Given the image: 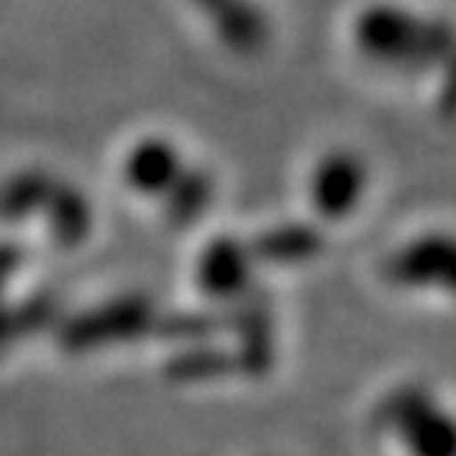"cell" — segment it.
I'll list each match as a JSON object with an SVG mask.
<instances>
[{
    "label": "cell",
    "mask_w": 456,
    "mask_h": 456,
    "mask_svg": "<svg viewBox=\"0 0 456 456\" xmlns=\"http://www.w3.org/2000/svg\"><path fill=\"white\" fill-rule=\"evenodd\" d=\"M354 42L374 65L442 77V106L456 110V27L451 21L377 4L356 18Z\"/></svg>",
    "instance_id": "6da1fadb"
},
{
    "label": "cell",
    "mask_w": 456,
    "mask_h": 456,
    "mask_svg": "<svg viewBox=\"0 0 456 456\" xmlns=\"http://www.w3.org/2000/svg\"><path fill=\"white\" fill-rule=\"evenodd\" d=\"M374 424L403 456H456V410L424 380L392 386L374 406Z\"/></svg>",
    "instance_id": "7a4b0ae2"
},
{
    "label": "cell",
    "mask_w": 456,
    "mask_h": 456,
    "mask_svg": "<svg viewBox=\"0 0 456 456\" xmlns=\"http://www.w3.org/2000/svg\"><path fill=\"white\" fill-rule=\"evenodd\" d=\"M383 280L397 292L456 300V230L433 227L401 241L383 262Z\"/></svg>",
    "instance_id": "3957f363"
},
{
    "label": "cell",
    "mask_w": 456,
    "mask_h": 456,
    "mask_svg": "<svg viewBox=\"0 0 456 456\" xmlns=\"http://www.w3.org/2000/svg\"><path fill=\"white\" fill-rule=\"evenodd\" d=\"M368 186H371L368 162L356 151L338 148L315 162L309 174V200L318 216L327 221H342L362 207Z\"/></svg>",
    "instance_id": "277c9868"
},
{
    "label": "cell",
    "mask_w": 456,
    "mask_h": 456,
    "mask_svg": "<svg viewBox=\"0 0 456 456\" xmlns=\"http://www.w3.org/2000/svg\"><path fill=\"white\" fill-rule=\"evenodd\" d=\"M200 4L212 12L221 33L241 51H254L265 42V18L250 0H200Z\"/></svg>",
    "instance_id": "5b68a950"
},
{
    "label": "cell",
    "mask_w": 456,
    "mask_h": 456,
    "mask_svg": "<svg viewBox=\"0 0 456 456\" xmlns=\"http://www.w3.org/2000/svg\"><path fill=\"white\" fill-rule=\"evenodd\" d=\"M318 245H322V239H318L315 232L306 230V227L280 230V232H274V236L268 239L271 256L289 259V262H300V259L318 254Z\"/></svg>",
    "instance_id": "8992f818"
}]
</instances>
